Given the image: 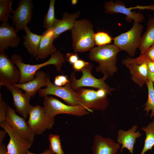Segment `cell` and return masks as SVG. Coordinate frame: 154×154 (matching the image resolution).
<instances>
[{"label":"cell","mask_w":154,"mask_h":154,"mask_svg":"<svg viewBox=\"0 0 154 154\" xmlns=\"http://www.w3.org/2000/svg\"><path fill=\"white\" fill-rule=\"evenodd\" d=\"M121 50L114 44H109L94 47L90 51V59L98 63L96 71L108 78L117 71V55Z\"/></svg>","instance_id":"cell-1"},{"label":"cell","mask_w":154,"mask_h":154,"mask_svg":"<svg viewBox=\"0 0 154 154\" xmlns=\"http://www.w3.org/2000/svg\"><path fill=\"white\" fill-rule=\"evenodd\" d=\"M11 59L19 70L21 77L18 83L23 84L28 82L35 78V73L41 68L45 66L52 64L56 67L58 72L62 71V67L66 60L63 54L59 50L57 51L51 55L50 59L46 62L36 65H30L23 62V60L19 55L13 54Z\"/></svg>","instance_id":"cell-2"},{"label":"cell","mask_w":154,"mask_h":154,"mask_svg":"<svg viewBox=\"0 0 154 154\" xmlns=\"http://www.w3.org/2000/svg\"><path fill=\"white\" fill-rule=\"evenodd\" d=\"M71 31L72 47L75 52L90 51L94 47L93 25L89 20H76Z\"/></svg>","instance_id":"cell-3"},{"label":"cell","mask_w":154,"mask_h":154,"mask_svg":"<svg viewBox=\"0 0 154 154\" xmlns=\"http://www.w3.org/2000/svg\"><path fill=\"white\" fill-rule=\"evenodd\" d=\"M143 28L140 23L134 21L129 30L114 38V44L129 56H133L139 48Z\"/></svg>","instance_id":"cell-4"},{"label":"cell","mask_w":154,"mask_h":154,"mask_svg":"<svg viewBox=\"0 0 154 154\" xmlns=\"http://www.w3.org/2000/svg\"><path fill=\"white\" fill-rule=\"evenodd\" d=\"M44 107L46 114L54 117L58 114H66L80 116L88 114L89 112L80 105L71 106L66 105L51 96L44 97Z\"/></svg>","instance_id":"cell-5"},{"label":"cell","mask_w":154,"mask_h":154,"mask_svg":"<svg viewBox=\"0 0 154 154\" xmlns=\"http://www.w3.org/2000/svg\"><path fill=\"white\" fill-rule=\"evenodd\" d=\"M93 65L91 64L82 71V75L78 79L76 78V73L72 72L70 78L71 80V87L74 91L77 89L83 87H91L105 90L107 94L112 95V92L115 89L111 88L105 81L108 78L106 76L100 79L96 78L91 73Z\"/></svg>","instance_id":"cell-6"},{"label":"cell","mask_w":154,"mask_h":154,"mask_svg":"<svg viewBox=\"0 0 154 154\" xmlns=\"http://www.w3.org/2000/svg\"><path fill=\"white\" fill-rule=\"evenodd\" d=\"M54 121V117H50L46 114L44 107L37 105L30 112L27 123L35 135H41L46 129L52 128Z\"/></svg>","instance_id":"cell-7"},{"label":"cell","mask_w":154,"mask_h":154,"mask_svg":"<svg viewBox=\"0 0 154 154\" xmlns=\"http://www.w3.org/2000/svg\"><path fill=\"white\" fill-rule=\"evenodd\" d=\"M78 94V100L80 105L89 112L104 110L107 107L109 100L107 97H100L96 91L92 89L79 88L74 91Z\"/></svg>","instance_id":"cell-8"},{"label":"cell","mask_w":154,"mask_h":154,"mask_svg":"<svg viewBox=\"0 0 154 154\" xmlns=\"http://www.w3.org/2000/svg\"><path fill=\"white\" fill-rule=\"evenodd\" d=\"M71 83L70 78L68 82L65 86L59 87L53 84L50 80L45 88H40L38 90V95L40 97L53 95L62 99L69 105H80L78 100L77 93L72 89Z\"/></svg>","instance_id":"cell-9"},{"label":"cell","mask_w":154,"mask_h":154,"mask_svg":"<svg viewBox=\"0 0 154 154\" xmlns=\"http://www.w3.org/2000/svg\"><path fill=\"white\" fill-rule=\"evenodd\" d=\"M15 65L4 51H0V89L19 82L21 72Z\"/></svg>","instance_id":"cell-10"},{"label":"cell","mask_w":154,"mask_h":154,"mask_svg":"<svg viewBox=\"0 0 154 154\" xmlns=\"http://www.w3.org/2000/svg\"><path fill=\"white\" fill-rule=\"evenodd\" d=\"M147 61L139 56L134 58L127 57L122 61V64L129 69L133 81L140 87L148 80Z\"/></svg>","instance_id":"cell-11"},{"label":"cell","mask_w":154,"mask_h":154,"mask_svg":"<svg viewBox=\"0 0 154 154\" xmlns=\"http://www.w3.org/2000/svg\"><path fill=\"white\" fill-rule=\"evenodd\" d=\"M9 136L7 148L9 154H27L33 142L23 137L13 129L6 121L0 124Z\"/></svg>","instance_id":"cell-12"},{"label":"cell","mask_w":154,"mask_h":154,"mask_svg":"<svg viewBox=\"0 0 154 154\" xmlns=\"http://www.w3.org/2000/svg\"><path fill=\"white\" fill-rule=\"evenodd\" d=\"M17 9L13 11V15L10 16L17 32L24 30L31 21L33 4L31 0H21Z\"/></svg>","instance_id":"cell-13"},{"label":"cell","mask_w":154,"mask_h":154,"mask_svg":"<svg viewBox=\"0 0 154 154\" xmlns=\"http://www.w3.org/2000/svg\"><path fill=\"white\" fill-rule=\"evenodd\" d=\"M5 121L12 128L23 137L33 142L35 135L29 127L25 119L18 116L15 110L9 106Z\"/></svg>","instance_id":"cell-14"},{"label":"cell","mask_w":154,"mask_h":154,"mask_svg":"<svg viewBox=\"0 0 154 154\" xmlns=\"http://www.w3.org/2000/svg\"><path fill=\"white\" fill-rule=\"evenodd\" d=\"M105 12L113 14L120 13L126 15V20L131 22L133 20L139 23L142 22L144 18V15L141 13L132 11V7L127 8L125 3L120 0H112L105 2L104 5Z\"/></svg>","instance_id":"cell-15"},{"label":"cell","mask_w":154,"mask_h":154,"mask_svg":"<svg viewBox=\"0 0 154 154\" xmlns=\"http://www.w3.org/2000/svg\"><path fill=\"white\" fill-rule=\"evenodd\" d=\"M11 92L13 99V105L16 111L25 119L29 117V113L34 106L30 103L31 98L23 93L22 90L14 85L6 86Z\"/></svg>","instance_id":"cell-16"},{"label":"cell","mask_w":154,"mask_h":154,"mask_svg":"<svg viewBox=\"0 0 154 154\" xmlns=\"http://www.w3.org/2000/svg\"><path fill=\"white\" fill-rule=\"evenodd\" d=\"M13 26L7 22H2L0 25V51H4L9 47H17L20 42V38Z\"/></svg>","instance_id":"cell-17"},{"label":"cell","mask_w":154,"mask_h":154,"mask_svg":"<svg viewBox=\"0 0 154 154\" xmlns=\"http://www.w3.org/2000/svg\"><path fill=\"white\" fill-rule=\"evenodd\" d=\"M50 77L49 75L47 73L38 70L35 73L33 80L24 84H15L13 85L24 90L26 95L31 98L35 96L41 88L47 86Z\"/></svg>","instance_id":"cell-18"},{"label":"cell","mask_w":154,"mask_h":154,"mask_svg":"<svg viewBox=\"0 0 154 154\" xmlns=\"http://www.w3.org/2000/svg\"><path fill=\"white\" fill-rule=\"evenodd\" d=\"M120 144L110 138L96 135L92 147L93 154H117Z\"/></svg>","instance_id":"cell-19"},{"label":"cell","mask_w":154,"mask_h":154,"mask_svg":"<svg viewBox=\"0 0 154 154\" xmlns=\"http://www.w3.org/2000/svg\"><path fill=\"white\" fill-rule=\"evenodd\" d=\"M137 128V125H135L127 131H124L122 129L118 131L117 141L118 143L122 145L120 153L123 149L125 148L128 149L130 153L133 154L136 140L142 135L139 131H136Z\"/></svg>","instance_id":"cell-20"},{"label":"cell","mask_w":154,"mask_h":154,"mask_svg":"<svg viewBox=\"0 0 154 154\" xmlns=\"http://www.w3.org/2000/svg\"><path fill=\"white\" fill-rule=\"evenodd\" d=\"M80 13V10L72 14L65 12L63 13L61 19H56L52 28L54 39L57 38L63 33L72 30L76 19L79 17Z\"/></svg>","instance_id":"cell-21"},{"label":"cell","mask_w":154,"mask_h":154,"mask_svg":"<svg viewBox=\"0 0 154 154\" xmlns=\"http://www.w3.org/2000/svg\"><path fill=\"white\" fill-rule=\"evenodd\" d=\"M42 35L36 60L45 59L57 51L53 44L55 39L52 29L46 30Z\"/></svg>","instance_id":"cell-22"},{"label":"cell","mask_w":154,"mask_h":154,"mask_svg":"<svg viewBox=\"0 0 154 154\" xmlns=\"http://www.w3.org/2000/svg\"><path fill=\"white\" fill-rule=\"evenodd\" d=\"M24 30L26 35L23 36L24 39L23 46L31 55L34 57H36L42 36L33 33L27 26L25 27Z\"/></svg>","instance_id":"cell-23"},{"label":"cell","mask_w":154,"mask_h":154,"mask_svg":"<svg viewBox=\"0 0 154 154\" xmlns=\"http://www.w3.org/2000/svg\"><path fill=\"white\" fill-rule=\"evenodd\" d=\"M154 44V16L149 19L147 30L142 35L138 48L140 54H144Z\"/></svg>","instance_id":"cell-24"},{"label":"cell","mask_w":154,"mask_h":154,"mask_svg":"<svg viewBox=\"0 0 154 154\" xmlns=\"http://www.w3.org/2000/svg\"><path fill=\"white\" fill-rule=\"evenodd\" d=\"M141 129L145 133L144 145L140 154H144L149 150H152L154 146V119L146 127Z\"/></svg>","instance_id":"cell-25"},{"label":"cell","mask_w":154,"mask_h":154,"mask_svg":"<svg viewBox=\"0 0 154 154\" xmlns=\"http://www.w3.org/2000/svg\"><path fill=\"white\" fill-rule=\"evenodd\" d=\"M146 83L148 88V95L144 110L147 112L146 114H147L151 110V113L150 114V117L151 118L154 116V89L153 82L151 81L148 80Z\"/></svg>","instance_id":"cell-26"},{"label":"cell","mask_w":154,"mask_h":154,"mask_svg":"<svg viewBox=\"0 0 154 154\" xmlns=\"http://www.w3.org/2000/svg\"><path fill=\"white\" fill-rule=\"evenodd\" d=\"M55 0H50L48 11L44 16L43 21V27L46 30L53 28V25L56 19L54 14Z\"/></svg>","instance_id":"cell-27"},{"label":"cell","mask_w":154,"mask_h":154,"mask_svg":"<svg viewBox=\"0 0 154 154\" xmlns=\"http://www.w3.org/2000/svg\"><path fill=\"white\" fill-rule=\"evenodd\" d=\"M12 3V0H0V20L2 22H7L11 16L10 13H13Z\"/></svg>","instance_id":"cell-28"},{"label":"cell","mask_w":154,"mask_h":154,"mask_svg":"<svg viewBox=\"0 0 154 154\" xmlns=\"http://www.w3.org/2000/svg\"><path fill=\"white\" fill-rule=\"evenodd\" d=\"M49 148L56 154H65L62 149L59 135L50 134L49 135Z\"/></svg>","instance_id":"cell-29"},{"label":"cell","mask_w":154,"mask_h":154,"mask_svg":"<svg viewBox=\"0 0 154 154\" xmlns=\"http://www.w3.org/2000/svg\"><path fill=\"white\" fill-rule=\"evenodd\" d=\"M94 40L95 45L101 46L110 44L112 39L107 33L99 31L94 33Z\"/></svg>","instance_id":"cell-30"},{"label":"cell","mask_w":154,"mask_h":154,"mask_svg":"<svg viewBox=\"0 0 154 154\" xmlns=\"http://www.w3.org/2000/svg\"><path fill=\"white\" fill-rule=\"evenodd\" d=\"M8 105L0 93V124L5 121Z\"/></svg>","instance_id":"cell-31"},{"label":"cell","mask_w":154,"mask_h":154,"mask_svg":"<svg viewBox=\"0 0 154 154\" xmlns=\"http://www.w3.org/2000/svg\"><path fill=\"white\" fill-rule=\"evenodd\" d=\"M91 64V63L85 61L83 59H79L72 65L74 72H75L82 71Z\"/></svg>","instance_id":"cell-32"},{"label":"cell","mask_w":154,"mask_h":154,"mask_svg":"<svg viewBox=\"0 0 154 154\" xmlns=\"http://www.w3.org/2000/svg\"><path fill=\"white\" fill-rule=\"evenodd\" d=\"M66 76L64 75H58L56 76L54 80V85L55 86L61 87L65 86L69 82Z\"/></svg>","instance_id":"cell-33"},{"label":"cell","mask_w":154,"mask_h":154,"mask_svg":"<svg viewBox=\"0 0 154 154\" xmlns=\"http://www.w3.org/2000/svg\"><path fill=\"white\" fill-rule=\"evenodd\" d=\"M64 57L65 60L72 65L79 59L78 54L74 53H67Z\"/></svg>","instance_id":"cell-34"},{"label":"cell","mask_w":154,"mask_h":154,"mask_svg":"<svg viewBox=\"0 0 154 154\" xmlns=\"http://www.w3.org/2000/svg\"><path fill=\"white\" fill-rule=\"evenodd\" d=\"M147 60L154 61V44L150 47L144 54H141Z\"/></svg>","instance_id":"cell-35"},{"label":"cell","mask_w":154,"mask_h":154,"mask_svg":"<svg viewBox=\"0 0 154 154\" xmlns=\"http://www.w3.org/2000/svg\"><path fill=\"white\" fill-rule=\"evenodd\" d=\"M147 64L149 71L151 73H154V61L148 60Z\"/></svg>","instance_id":"cell-36"},{"label":"cell","mask_w":154,"mask_h":154,"mask_svg":"<svg viewBox=\"0 0 154 154\" xmlns=\"http://www.w3.org/2000/svg\"><path fill=\"white\" fill-rule=\"evenodd\" d=\"M0 154H9L7 153V147L3 143H0Z\"/></svg>","instance_id":"cell-37"},{"label":"cell","mask_w":154,"mask_h":154,"mask_svg":"<svg viewBox=\"0 0 154 154\" xmlns=\"http://www.w3.org/2000/svg\"><path fill=\"white\" fill-rule=\"evenodd\" d=\"M27 154H55V153L52 151L51 149L49 148L46 149L42 153L39 154H36L29 151L28 150L27 151Z\"/></svg>","instance_id":"cell-38"},{"label":"cell","mask_w":154,"mask_h":154,"mask_svg":"<svg viewBox=\"0 0 154 154\" xmlns=\"http://www.w3.org/2000/svg\"><path fill=\"white\" fill-rule=\"evenodd\" d=\"M7 132L4 130L1 129L0 130V143H3L5 137Z\"/></svg>","instance_id":"cell-39"},{"label":"cell","mask_w":154,"mask_h":154,"mask_svg":"<svg viewBox=\"0 0 154 154\" xmlns=\"http://www.w3.org/2000/svg\"><path fill=\"white\" fill-rule=\"evenodd\" d=\"M148 80L154 82V73H151L149 70L148 71Z\"/></svg>","instance_id":"cell-40"},{"label":"cell","mask_w":154,"mask_h":154,"mask_svg":"<svg viewBox=\"0 0 154 154\" xmlns=\"http://www.w3.org/2000/svg\"><path fill=\"white\" fill-rule=\"evenodd\" d=\"M78 1L77 0H72L71 3L72 5H75L77 3Z\"/></svg>","instance_id":"cell-41"}]
</instances>
